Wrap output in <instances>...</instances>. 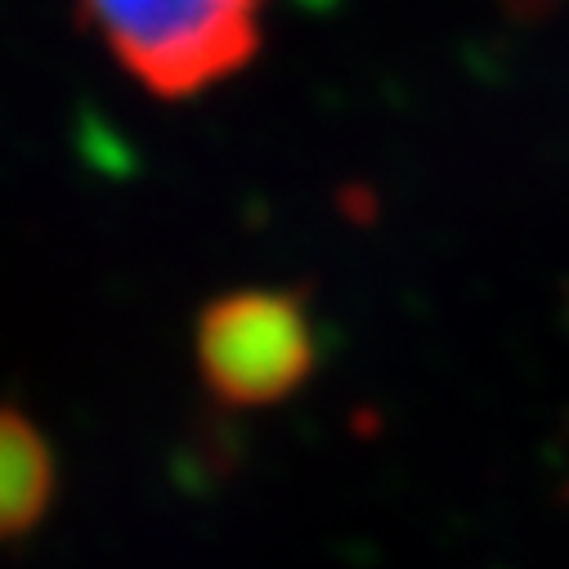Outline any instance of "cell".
Here are the masks:
<instances>
[{
  "mask_svg": "<svg viewBox=\"0 0 569 569\" xmlns=\"http://www.w3.org/2000/svg\"><path fill=\"white\" fill-rule=\"evenodd\" d=\"M269 0H81L108 54L158 99L202 94L260 50Z\"/></svg>",
  "mask_w": 569,
  "mask_h": 569,
  "instance_id": "obj_1",
  "label": "cell"
},
{
  "mask_svg": "<svg viewBox=\"0 0 569 569\" xmlns=\"http://www.w3.org/2000/svg\"><path fill=\"white\" fill-rule=\"evenodd\" d=\"M198 368L229 408H269L315 372V319L301 292L242 288L198 319Z\"/></svg>",
  "mask_w": 569,
  "mask_h": 569,
  "instance_id": "obj_2",
  "label": "cell"
},
{
  "mask_svg": "<svg viewBox=\"0 0 569 569\" xmlns=\"http://www.w3.org/2000/svg\"><path fill=\"white\" fill-rule=\"evenodd\" d=\"M59 489L54 449L37 421L0 403V542L32 533Z\"/></svg>",
  "mask_w": 569,
  "mask_h": 569,
  "instance_id": "obj_3",
  "label": "cell"
}]
</instances>
